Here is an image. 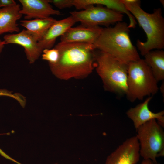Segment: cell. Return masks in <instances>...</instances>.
<instances>
[{"label":"cell","instance_id":"obj_1","mask_svg":"<svg viewBox=\"0 0 164 164\" xmlns=\"http://www.w3.org/2000/svg\"><path fill=\"white\" fill-rule=\"evenodd\" d=\"M59 52L58 61L49 65L53 74L60 79L85 77L95 67L96 53L93 44L60 42L55 46Z\"/></svg>","mask_w":164,"mask_h":164},{"label":"cell","instance_id":"obj_2","mask_svg":"<svg viewBox=\"0 0 164 164\" xmlns=\"http://www.w3.org/2000/svg\"><path fill=\"white\" fill-rule=\"evenodd\" d=\"M126 9L137 20L146 35L147 40H139L136 45L141 55L144 56L153 50L164 48V18L161 8L155 9L151 13H147L141 7L138 0H121Z\"/></svg>","mask_w":164,"mask_h":164},{"label":"cell","instance_id":"obj_3","mask_svg":"<svg viewBox=\"0 0 164 164\" xmlns=\"http://www.w3.org/2000/svg\"><path fill=\"white\" fill-rule=\"evenodd\" d=\"M130 28L125 22H120L114 26L103 28L93 45L95 50L106 53L128 64L140 59L129 36Z\"/></svg>","mask_w":164,"mask_h":164},{"label":"cell","instance_id":"obj_4","mask_svg":"<svg viewBox=\"0 0 164 164\" xmlns=\"http://www.w3.org/2000/svg\"><path fill=\"white\" fill-rule=\"evenodd\" d=\"M128 64L103 52L96 53L95 67L105 88L120 95L127 91Z\"/></svg>","mask_w":164,"mask_h":164},{"label":"cell","instance_id":"obj_5","mask_svg":"<svg viewBox=\"0 0 164 164\" xmlns=\"http://www.w3.org/2000/svg\"><path fill=\"white\" fill-rule=\"evenodd\" d=\"M126 94L131 102L152 96L158 91V82L149 67L143 59L129 63Z\"/></svg>","mask_w":164,"mask_h":164},{"label":"cell","instance_id":"obj_6","mask_svg":"<svg viewBox=\"0 0 164 164\" xmlns=\"http://www.w3.org/2000/svg\"><path fill=\"white\" fill-rule=\"evenodd\" d=\"M136 136L138 141L140 156L149 159L154 163L157 155L164 151V132L156 119H152L139 127Z\"/></svg>","mask_w":164,"mask_h":164},{"label":"cell","instance_id":"obj_7","mask_svg":"<svg viewBox=\"0 0 164 164\" xmlns=\"http://www.w3.org/2000/svg\"><path fill=\"white\" fill-rule=\"evenodd\" d=\"M76 22L83 26L104 25L107 27L123 20V14L101 5H93L80 11L70 12Z\"/></svg>","mask_w":164,"mask_h":164},{"label":"cell","instance_id":"obj_8","mask_svg":"<svg viewBox=\"0 0 164 164\" xmlns=\"http://www.w3.org/2000/svg\"><path fill=\"white\" fill-rule=\"evenodd\" d=\"M139 149L136 136L128 138L108 156L104 164H136L139 160Z\"/></svg>","mask_w":164,"mask_h":164},{"label":"cell","instance_id":"obj_9","mask_svg":"<svg viewBox=\"0 0 164 164\" xmlns=\"http://www.w3.org/2000/svg\"><path fill=\"white\" fill-rule=\"evenodd\" d=\"M3 39L6 44H16L23 47L30 63H34L42 53L37 40L27 30L23 29L15 34L5 35L3 37Z\"/></svg>","mask_w":164,"mask_h":164},{"label":"cell","instance_id":"obj_10","mask_svg":"<svg viewBox=\"0 0 164 164\" xmlns=\"http://www.w3.org/2000/svg\"><path fill=\"white\" fill-rule=\"evenodd\" d=\"M22 8L20 13L25 20L44 19L51 15H60V12L53 9L48 0H19Z\"/></svg>","mask_w":164,"mask_h":164},{"label":"cell","instance_id":"obj_11","mask_svg":"<svg viewBox=\"0 0 164 164\" xmlns=\"http://www.w3.org/2000/svg\"><path fill=\"white\" fill-rule=\"evenodd\" d=\"M152 97H148L143 102L133 108H131L126 112L128 117L133 122L136 130L140 126L152 119H156L163 128L164 126V111L154 113L149 108V104Z\"/></svg>","mask_w":164,"mask_h":164},{"label":"cell","instance_id":"obj_12","mask_svg":"<svg viewBox=\"0 0 164 164\" xmlns=\"http://www.w3.org/2000/svg\"><path fill=\"white\" fill-rule=\"evenodd\" d=\"M103 28L99 26L71 27L60 36V42L93 44L100 35Z\"/></svg>","mask_w":164,"mask_h":164},{"label":"cell","instance_id":"obj_13","mask_svg":"<svg viewBox=\"0 0 164 164\" xmlns=\"http://www.w3.org/2000/svg\"><path fill=\"white\" fill-rule=\"evenodd\" d=\"M76 22L71 15L61 20H56L43 38L38 42L39 46L42 51L46 49L52 48L57 38L63 35Z\"/></svg>","mask_w":164,"mask_h":164},{"label":"cell","instance_id":"obj_14","mask_svg":"<svg viewBox=\"0 0 164 164\" xmlns=\"http://www.w3.org/2000/svg\"><path fill=\"white\" fill-rule=\"evenodd\" d=\"M19 4L0 8V35L9 32H19L20 29L17 23L22 17Z\"/></svg>","mask_w":164,"mask_h":164},{"label":"cell","instance_id":"obj_15","mask_svg":"<svg viewBox=\"0 0 164 164\" xmlns=\"http://www.w3.org/2000/svg\"><path fill=\"white\" fill-rule=\"evenodd\" d=\"M144 59L150 68L158 82L164 79V51L162 50H152L144 56Z\"/></svg>","mask_w":164,"mask_h":164},{"label":"cell","instance_id":"obj_16","mask_svg":"<svg viewBox=\"0 0 164 164\" xmlns=\"http://www.w3.org/2000/svg\"><path fill=\"white\" fill-rule=\"evenodd\" d=\"M56 20L50 17L44 19L22 20L20 21V24L34 36L39 42Z\"/></svg>","mask_w":164,"mask_h":164},{"label":"cell","instance_id":"obj_17","mask_svg":"<svg viewBox=\"0 0 164 164\" xmlns=\"http://www.w3.org/2000/svg\"><path fill=\"white\" fill-rule=\"evenodd\" d=\"M94 3L95 5L105 6L108 8L126 14L129 19V27L130 28L135 27L137 24L136 20L126 9L121 0H94Z\"/></svg>","mask_w":164,"mask_h":164},{"label":"cell","instance_id":"obj_18","mask_svg":"<svg viewBox=\"0 0 164 164\" xmlns=\"http://www.w3.org/2000/svg\"><path fill=\"white\" fill-rule=\"evenodd\" d=\"M42 55V59L48 62L49 65L56 63L59 57V50L55 47L43 50Z\"/></svg>","mask_w":164,"mask_h":164},{"label":"cell","instance_id":"obj_19","mask_svg":"<svg viewBox=\"0 0 164 164\" xmlns=\"http://www.w3.org/2000/svg\"><path fill=\"white\" fill-rule=\"evenodd\" d=\"M4 96L12 98L16 100L21 106L24 108L26 105V100L25 97L20 94L13 93L6 89H0V96Z\"/></svg>","mask_w":164,"mask_h":164},{"label":"cell","instance_id":"obj_20","mask_svg":"<svg viewBox=\"0 0 164 164\" xmlns=\"http://www.w3.org/2000/svg\"><path fill=\"white\" fill-rule=\"evenodd\" d=\"M56 7L60 9L70 8L73 6V0H48Z\"/></svg>","mask_w":164,"mask_h":164},{"label":"cell","instance_id":"obj_21","mask_svg":"<svg viewBox=\"0 0 164 164\" xmlns=\"http://www.w3.org/2000/svg\"><path fill=\"white\" fill-rule=\"evenodd\" d=\"M16 2L14 0H0V8L15 5Z\"/></svg>","mask_w":164,"mask_h":164},{"label":"cell","instance_id":"obj_22","mask_svg":"<svg viewBox=\"0 0 164 164\" xmlns=\"http://www.w3.org/2000/svg\"><path fill=\"white\" fill-rule=\"evenodd\" d=\"M5 44H6L5 42L3 40H2L0 39V56L2 50L4 48L5 45Z\"/></svg>","mask_w":164,"mask_h":164},{"label":"cell","instance_id":"obj_23","mask_svg":"<svg viewBox=\"0 0 164 164\" xmlns=\"http://www.w3.org/2000/svg\"><path fill=\"white\" fill-rule=\"evenodd\" d=\"M141 164H155L153 162L149 159H143Z\"/></svg>","mask_w":164,"mask_h":164},{"label":"cell","instance_id":"obj_24","mask_svg":"<svg viewBox=\"0 0 164 164\" xmlns=\"http://www.w3.org/2000/svg\"><path fill=\"white\" fill-rule=\"evenodd\" d=\"M155 164H160L159 163H158L157 162L156 163H155Z\"/></svg>","mask_w":164,"mask_h":164},{"label":"cell","instance_id":"obj_25","mask_svg":"<svg viewBox=\"0 0 164 164\" xmlns=\"http://www.w3.org/2000/svg\"><path fill=\"white\" fill-rule=\"evenodd\" d=\"M58 164V163H54V164Z\"/></svg>","mask_w":164,"mask_h":164}]
</instances>
